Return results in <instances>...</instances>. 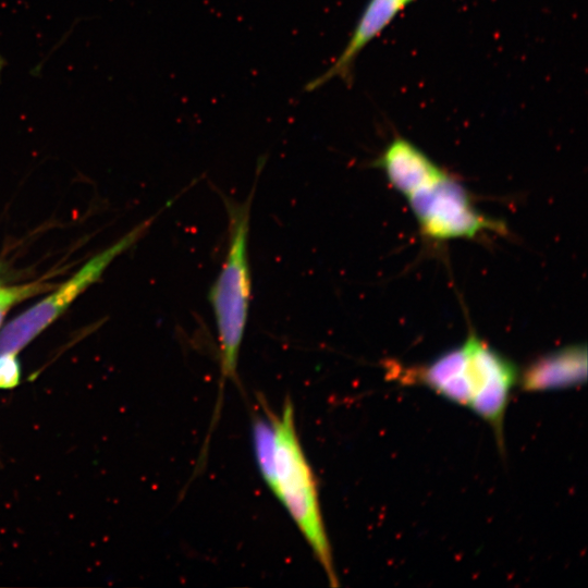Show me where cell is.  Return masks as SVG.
Wrapping results in <instances>:
<instances>
[{
    "mask_svg": "<svg viewBox=\"0 0 588 588\" xmlns=\"http://www.w3.org/2000/svg\"><path fill=\"white\" fill-rule=\"evenodd\" d=\"M264 415H254L252 419V441L259 473L272 491L277 494L275 475V433L272 412L262 401Z\"/></svg>",
    "mask_w": 588,
    "mask_h": 588,
    "instance_id": "obj_9",
    "label": "cell"
},
{
    "mask_svg": "<svg viewBox=\"0 0 588 588\" xmlns=\"http://www.w3.org/2000/svg\"><path fill=\"white\" fill-rule=\"evenodd\" d=\"M21 378V367L14 353L0 354V389L16 387Z\"/></svg>",
    "mask_w": 588,
    "mask_h": 588,
    "instance_id": "obj_10",
    "label": "cell"
},
{
    "mask_svg": "<svg viewBox=\"0 0 588 588\" xmlns=\"http://www.w3.org/2000/svg\"><path fill=\"white\" fill-rule=\"evenodd\" d=\"M5 310H7L5 308H0V323H1V320Z\"/></svg>",
    "mask_w": 588,
    "mask_h": 588,
    "instance_id": "obj_12",
    "label": "cell"
},
{
    "mask_svg": "<svg viewBox=\"0 0 588 588\" xmlns=\"http://www.w3.org/2000/svg\"><path fill=\"white\" fill-rule=\"evenodd\" d=\"M256 183L257 180L248 197L241 203L220 193L228 215L229 238L225 259L208 293L217 324L221 356L219 396L212 424L219 416L225 382L237 380V362L248 319L252 293L247 245Z\"/></svg>",
    "mask_w": 588,
    "mask_h": 588,
    "instance_id": "obj_1",
    "label": "cell"
},
{
    "mask_svg": "<svg viewBox=\"0 0 588 588\" xmlns=\"http://www.w3.org/2000/svg\"><path fill=\"white\" fill-rule=\"evenodd\" d=\"M145 221L110 248L87 262L70 281L56 293L49 295L14 320L0 332V354H16L39 332L59 317L71 302L91 282L97 280L111 260L133 245L148 229L151 221Z\"/></svg>",
    "mask_w": 588,
    "mask_h": 588,
    "instance_id": "obj_4",
    "label": "cell"
},
{
    "mask_svg": "<svg viewBox=\"0 0 588 588\" xmlns=\"http://www.w3.org/2000/svg\"><path fill=\"white\" fill-rule=\"evenodd\" d=\"M2 65H3V62L0 59V72H1Z\"/></svg>",
    "mask_w": 588,
    "mask_h": 588,
    "instance_id": "obj_14",
    "label": "cell"
},
{
    "mask_svg": "<svg viewBox=\"0 0 588 588\" xmlns=\"http://www.w3.org/2000/svg\"><path fill=\"white\" fill-rule=\"evenodd\" d=\"M404 2V4L407 7L408 4H411L413 1L415 0H402Z\"/></svg>",
    "mask_w": 588,
    "mask_h": 588,
    "instance_id": "obj_13",
    "label": "cell"
},
{
    "mask_svg": "<svg viewBox=\"0 0 588 588\" xmlns=\"http://www.w3.org/2000/svg\"><path fill=\"white\" fill-rule=\"evenodd\" d=\"M407 200L422 233L431 240L473 238L485 230L504 231L503 223L476 209L466 188L448 173Z\"/></svg>",
    "mask_w": 588,
    "mask_h": 588,
    "instance_id": "obj_3",
    "label": "cell"
},
{
    "mask_svg": "<svg viewBox=\"0 0 588 588\" xmlns=\"http://www.w3.org/2000/svg\"><path fill=\"white\" fill-rule=\"evenodd\" d=\"M587 379L586 345H568L544 355L519 375L524 391H549L578 387Z\"/></svg>",
    "mask_w": 588,
    "mask_h": 588,
    "instance_id": "obj_8",
    "label": "cell"
},
{
    "mask_svg": "<svg viewBox=\"0 0 588 588\" xmlns=\"http://www.w3.org/2000/svg\"><path fill=\"white\" fill-rule=\"evenodd\" d=\"M373 164L406 198L446 173L415 144L400 136L385 146Z\"/></svg>",
    "mask_w": 588,
    "mask_h": 588,
    "instance_id": "obj_7",
    "label": "cell"
},
{
    "mask_svg": "<svg viewBox=\"0 0 588 588\" xmlns=\"http://www.w3.org/2000/svg\"><path fill=\"white\" fill-rule=\"evenodd\" d=\"M470 335L478 368V389L469 408L491 426L498 446L504 451V416L519 372L509 358L476 333Z\"/></svg>",
    "mask_w": 588,
    "mask_h": 588,
    "instance_id": "obj_6",
    "label": "cell"
},
{
    "mask_svg": "<svg viewBox=\"0 0 588 588\" xmlns=\"http://www.w3.org/2000/svg\"><path fill=\"white\" fill-rule=\"evenodd\" d=\"M40 290V284H30L23 286H0V308L8 309L12 304L28 297Z\"/></svg>",
    "mask_w": 588,
    "mask_h": 588,
    "instance_id": "obj_11",
    "label": "cell"
},
{
    "mask_svg": "<svg viewBox=\"0 0 588 588\" xmlns=\"http://www.w3.org/2000/svg\"><path fill=\"white\" fill-rule=\"evenodd\" d=\"M275 433L277 494L327 575L339 586L332 550L320 507L318 485L303 450L294 405L286 397L281 414L272 413Z\"/></svg>",
    "mask_w": 588,
    "mask_h": 588,
    "instance_id": "obj_2",
    "label": "cell"
},
{
    "mask_svg": "<svg viewBox=\"0 0 588 588\" xmlns=\"http://www.w3.org/2000/svg\"><path fill=\"white\" fill-rule=\"evenodd\" d=\"M403 384L429 388L440 396L465 407L470 406L477 389V368L469 338L436 359L419 367L390 369Z\"/></svg>",
    "mask_w": 588,
    "mask_h": 588,
    "instance_id": "obj_5",
    "label": "cell"
}]
</instances>
